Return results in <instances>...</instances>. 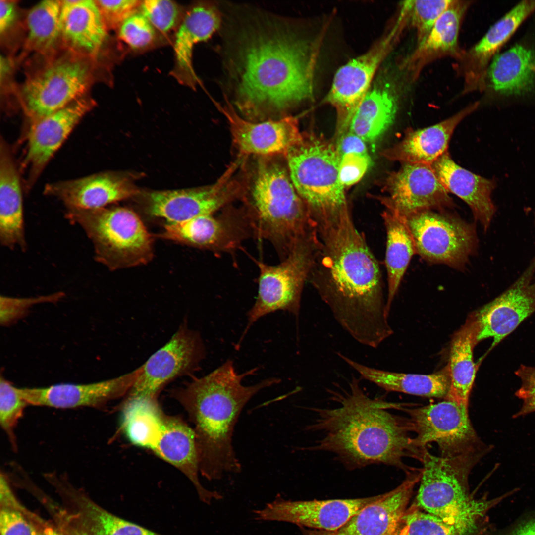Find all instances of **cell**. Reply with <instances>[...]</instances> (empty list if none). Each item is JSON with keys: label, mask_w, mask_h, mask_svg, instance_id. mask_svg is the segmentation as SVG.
Instances as JSON below:
<instances>
[{"label": "cell", "mask_w": 535, "mask_h": 535, "mask_svg": "<svg viewBox=\"0 0 535 535\" xmlns=\"http://www.w3.org/2000/svg\"><path fill=\"white\" fill-rule=\"evenodd\" d=\"M318 233L309 277L342 328L359 343L376 348L393 331L375 257L349 210Z\"/></svg>", "instance_id": "cell-1"}, {"label": "cell", "mask_w": 535, "mask_h": 535, "mask_svg": "<svg viewBox=\"0 0 535 535\" xmlns=\"http://www.w3.org/2000/svg\"><path fill=\"white\" fill-rule=\"evenodd\" d=\"M349 391L335 397L332 408H314L316 418L307 429L320 435L309 450L333 453L349 470L385 464L404 470L403 460H420L422 450L408 435V421L389 412L398 404L371 398L353 377Z\"/></svg>", "instance_id": "cell-2"}, {"label": "cell", "mask_w": 535, "mask_h": 535, "mask_svg": "<svg viewBox=\"0 0 535 535\" xmlns=\"http://www.w3.org/2000/svg\"><path fill=\"white\" fill-rule=\"evenodd\" d=\"M239 36L233 70L241 109L280 111L312 97V62L304 43L272 25Z\"/></svg>", "instance_id": "cell-3"}, {"label": "cell", "mask_w": 535, "mask_h": 535, "mask_svg": "<svg viewBox=\"0 0 535 535\" xmlns=\"http://www.w3.org/2000/svg\"><path fill=\"white\" fill-rule=\"evenodd\" d=\"M257 370L254 368L239 374L233 362L228 360L207 375L194 377L171 393L194 424L200 472L208 480H218L226 473L241 471L232 442L240 414L258 392L280 381L278 378L271 377L255 385L244 386L243 379Z\"/></svg>", "instance_id": "cell-4"}, {"label": "cell", "mask_w": 535, "mask_h": 535, "mask_svg": "<svg viewBox=\"0 0 535 535\" xmlns=\"http://www.w3.org/2000/svg\"><path fill=\"white\" fill-rule=\"evenodd\" d=\"M488 451L445 457L433 455L425 448L420 460L423 467L416 497L418 506L426 512L465 526L476 533L486 529L490 526L487 512L514 494L511 490L492 499L485 497L475 499L470 494L469 474Z\"/></svg>", "instance_id": "cell-5"}, {"label": "cell", "mask_w": 535, "mask_h": 535, "mask_svg": "<svg viewBox=\"0 0 535 535\" xmlns=\"http://www.w3.org/2000/svg\"><path fill=\"white\" fill-rule=\"evenodd\" d=\"M245 210L254 237L269 241L281 260L317 232L289 174L277 162L267 160L259 164Z\"/></svg>", "instance_id": "cell-6"}, {"label": "cell", "mask_w": 535, "mask_h": 535, "mask_svg": "<svg viewBox=\"0 0 535 535\" xmlns=\"http://www.w3.org/2000/svg\"><path fill=\"white\" fill-rule=\"evenodd\" d=\"M285 156L291 180L317 228L349 210L335 144L321 135L302 133Z\"/></svg>", "instance_id": "cell-7"}, {"label": "cell", "mask_w": 535, "mask_h": 535, "mask_svg": "<svg viewBox=\"0 0 535 535\" xmlns=\"http://www.w3.org/2000/svg\"><path fill=\"white\" fill-rule=\"evenodd\" d=\"M65 215L90 240L96 261L111 271L146 265L153 257L152 235L128 208L66 209Z\"/></svg>", "instance_id": "cell-8"}, {"label": "cell", "mask_w": 535, "mask_h": 535, "mask_svg": "<svg viewBox=\"0 0 535 535\" xmlns=\"http://www.w3.org/2000/svg\"><path fill=\"white\" fill-rule=\"evenodd\" d=\"M319 243L318 236L300 242L276 265L257 261L258 295L248 312L247 326L237 345L251 326L264 316L279 310L296 316L299 315L303 286L309 278Z\"/></svg>", "instance_id": "cell-9"}, {"label": "cell", "mask_w": 535, "mask_h": 535, "mask_svg": "<svg viewBox=\"0 0 535 535\" xmlns=\"http://www.w3.org/2000/svg\"><path fill=\"white\" fill-rule=\"evenodd\" d=\"M87 57L74 52L64 55L26 80L20 101L30 124L85 96L93 77Z\"/></svg>", "instance_id": "cell-10"}, {"label": "cell", "mask_w": 535, "mask_h": 535, "mask_svg": "<svg viewBox=\"0 0 535 535\" xmlns=\"http://www.w3.org/2000/svg\"><path fill=\"white\" fill-rule=\"evenodd\" d=\"M405 218L416 254L428 263L463 269L477 250L475 227L444 210H424Z\"/></svg>", "instance_id": "cell-11"}, {"label": "cell", "mask_w": 535, "mask_h": 535, "mask_svg": "<svg viewBox=\"0 0 535 535\" xmlns=\"http://www.w3.org/2000/svg\"><path fill=\"white\" fill-rule=\"evenodd\" d=\"M468 405L444 401L407 410L410 430L416 433L414 445L420 449L436 443L441 456L452 457L490 450L478 436L469 419Z\"/></svg>", "instance_id": "cell-12"}, {"label": "cell", "mask_w": 535, "mask_h": 535, "mask_svg": "<svg viewBox=\"0 0 535 535\" xmlns=\"http://www.w3.org/2000/svg\"><path fill=\"white\" fill-rule=\"evenodd\" d=\"M205 354L200 334L184 321L169 341L139 367L128 396L156 399L169 382L198 370Z\"/></svg>", "instance_id": "cell-13"}, {"label": "cell", "mask_w": 535, "mask_h": 535, "mask_svg": "<svg viewBox=\"0 0 535 535\" xmlns=\"http://www.w3.org/2000/svg\"><path fill=\"white\" fill-rule=\"evenodd\" d=\"M523 34L497 54L485 74L483 89L503 104L535 101V11Z\"/></svg>", "instance_id": "cell-14"}, {"label": "cell", "mask_w": 535, "mask_h": 535, "mask_svg": "<svg viewBox=\"0 0 535 535\" xmlns=\"http://www.w3.org/2000/svg\"><path fill=\"white\" fill-rule=\"evenodd\" d=\"M400 25L365 54L350 60L336 72L325 102L336 111V137L349 130L351 119L371 88L378 68L388 53Z\"/></svg>", "instance_id": "cell-15"}, {"label": "cell", "mask_w": 535, "mask_h": 535, "mask_svg": "<svg viewBox=\"0 0 535 535\" xmlns=\"http://www.w3.org/2000/svg\"><path fill=\"white\" fill-rule=\"evenodd\" d=\"M382 190L385 194L379 199L384 207L405 217L424 210L443 211L454 205L429 164H403L387 175Z\"/></svg>", "instance_id": "cell-16"}, {"label": "cell", "mask_w": 535, "mask_h": 535, "mask_svg": "<svg viewBox=\"0 0 535 535\" xmlns=\"http://www.w3.org/2000/svg\"><path fill=\"white\" fill-rule=\"evenodd\" d=\"M380 495L353 498L290 500L277 495L272 501L253 511L255 519L283 522L300 527L336 532L355 514L377 500Z\"/></svg>", "instance_id": "cell-17"}, {"label": "cell", "mask_w": 535, "mask_h": 535, "mask_svg": "<svg viewBox=\"0 0 535 535\" xmlns=\"http://www.w3.org/2000/svg\"><path fill=\"white\" fill-rule=\"evenodd\" d=\"M214 214L167 223L159 237L212 251L231 252L246 239L254 236L244 210L226 211L218 215Z\"/></svg>", "instance_id": "cell-18"}, {"label": "cell", "mask_w": 535, "mask_h": 535, "mask_svg": "<svg viewBox=\"0 0 535 535\" xmlns=\"http://www.w3.org/2000/svg\"><path fill=\"white\" fill-rule=\"evenodd\" d=\"M535 258L505 292L476 311L478 343L492 338L491 350L535 312Z\"/></svg>", "instance_id": "cell-19"}, {"label": "cell", "mask_w": 535, "mask_h": 535, "mask_svg": "<svg viewBox=\"0 0 535 535\" xmlns=\"http://www.w3.org/2000/svg\"><path fill=\"white\" fill-rule=\"evenodd\" d=\"M95 105L92 99L84 96L30 124L23 162L28 172L27 188L36 181L75 127Z\"/></svg>", "instance_id": "cell-20"}, {"label": "cell", "mask_w": 535, "mask_h": 535, "mask_svg": "<svg viewBox=\"0 0 535 535\" xmlns=\"http://www.w3.org/2000/svg\"><path fill=\"white\" fill-rule=\"evenodd\" d=\"M222 180L213 186L177 190L156 191L143 194L144 209L152 217L177 223L194 217L214 214L233 200L237 194Z\"/></svg>", "instance_id": "cell-21"}, {"label": "cell", "mask_w": 535, "mask_h": 535, "mask_svg": "<svg viewBox=\"0 0 535 535\" xmlns=\"http://www.w3.org/2000/svg\"><path fill=\"white\" fill-rule=\"evenodd\" d=\"M139 372L138 368L117 377L97 382L60 383L19 389L28 405L58 409L100 408L129 392Z\"/></svg>", "instance_id": "cell-22"}, {"label": "cell", "mask_w": 535, "mask_h": 535, "mask_svg": "<svg viewBox=\"0 0 535 535\" xmlns=\"http://www.w3.org/2000/svg\"><path fill=\"white\" fill-rule=\"evenodd\" d=\"M421 473V469L408 471L398 486L360 510L335 532L336 535H403L407 507Z\"/></svg>", "instance_id": "cell-23"}, {"label": "cell", "mask_w": 535, "mask_h": 535, "mask_svg": "<svg viewBox=\"0 0 535 535\" xmlns=\"http://www.w3.org/2000/svg\"><path fill=\"white\" fill-rule=\"evenodd\" d=\"M44 194L58 199L66 209H94L140 193L129 178L106 172L48 183Z\"/></svg>", "instance_id": "cell-24"}, {"label": "cell", "mask_w": 535, "mask_h": 535, "mask_svg": "<svg viewBox=\"0 0 535 535\" xmlns=\"http://www.w3.org/2000/svg\"><path fill=\"white\" fill-rule=\"evenodd\" d=\"M226 117L234 143L245 155H286L301 137L298 120L287 116L276 120L252 122L240 117L228 104L217 105Z\"/></svg>", "instance_id": "cell-25"}, {"label": "cell", "mask_w": 535, "mask_h": 535, "mask_svg": "<svg viewBox=\"0 0 535 535\" xmlns=\"http://www.w3.org/2000/svg\"><path fill=\"white\" fill-rule=\"evenodd\" d=\"M221 16L218 8L199 1L186 8L174 37V67L170 74L179 83L195 89L199 79L193 68V48L210 39L220 27Z\"/></svg>", "instance_id": "cell-26"}, {"label": "cell", "mask_w": 535, "mask_h": 535, "mask_svg": "<svg viewBox=\"0 0 535 535\" xmlns=\"http://www.w3.org/2000/svg\"><path fill=\"white\" fill-rule=\"evenodd\" d=\"M60 37L72 52L96 57L107 43V29L95 0H61Z\"/></svg>", "instance_id": "cell-27"}, {"label": "cell", "mask_w": 535, "mask_h": 535, "mask_svg": "<svg viewBox=\"0 0 535 535\" xmlns=\"http://www.w3.org/2000/svg\"><path fill=\"white\" fill-rule=\"evenodd\" d=\"M161 459L181 471L192 482L201 500L210 504L222 498L220 493L209 490L199 481L200 460L194 429L177 417L165 416L164 428L152 450Z\"/></svg>", "instance_id": "cell-28"}, {"label": "cell", "mask_w": 535, "mask_h": 535, "mask_svg": "<svg viewBox=\"0 0 535 535\" xmlns=\"http://www.w3.org/2000/svg\"><path fill=\"white\" fill-rule=\"evenodd\" d=\"M431 166L445 188L467 204L475 219L486 230L496 212L491 198L496 187L495 180L461 167L453 160L448 151Z\"/></svg>", "instance_id": "cell-29"}, {"label": "cell", "mask_w": 535, "mask_h": 535, "mask_svg": "<svg viewBox=\"0 0 535 535\" xmlns=\"http://www.w3.org/2000/svg\"><path fill=\"white\" fill-rule=\"evenodd\" d=\"M479 105V103H475L431 126L416 130H408L400 142L384 150L382 155L388 160L403 164L431 165L447 152L449 141L456 127Z\"/></svg>", "instance_id": "cell-30"}, {"label": "cell", "mask_w": 535, "mask_h": 535, "mask_svg": "<svg viewBox=\"0 0 535 535\" xmlns=\"http://www.w3.org/2000/svg\"><path fill=\"white\" fill-rule=\"evenodd\" d=\"M0 242L25 252L23 196L20 175L12 152L1 137L0 142Z\"/></svg>", "instance_id": "cell-31"}, {"label": "cell", "mask_w": 535, "mask_h": 535, "mask_svg": "<svg viewBox=\"0 0 535 535\" xmlns=\"http://www.w3.org/2000/svg\"><path fill=\"white\" fill-rule=\"evenodd\" d=\"M337 354L357 371L361 378L388 391L444 399L448 395L450 377L448 365L437 372L428 374H405L371 368L340 353Z\"/></svg>", "instance_id": "cell-32"}, {"label": "cell", "mask_w": 535, "mask_h": 535, "mask_svg": "<svg viewBox=\"0 0 535 535\" xmlns=\"http://www.w3.org/2000/svg\"><path fill=\"white\" fill-rule=\"evenodd\" d=\"M535 11V0H522L515 5L488 30L472 48L473 74L480 87H483L487 70L493 58Z\"/></svg>", "instance_id": "cell-33"}, {"label": "cell", "mask_w": 535, "mask_h": 535, "mask_svg": "<svg viewBox=\"0 0 535 535\" xmlns=\"http://www.w3.org/2000/svg\"><path fill=\"white\" fill-rule=\"evenodd\" d=\"M479 331V322L475 311L468 316L452 338L447 365L450 388L445 399L468 405L478 368L474 361L473 349L478 343Z\"/></svg>", "instance_id": "cell-34"}, {"label": "cell", "mask_w": 535, "mask_h": 535, "mask_svg": "<svg viewBox=\"0 0 535 535\" xmlns=\"http://www.w3.org/2000/svg\"><path fill=\"white\" fill-rule=\"evenodd\" d=\"M397 109L395 93L388 83L371 87L357 108L349 130L366 142L378 139L390 126Z\"/></svg>", "instance_id": "cell-35"}, {"label": "cell", "mask_w": 535, "mask_h": 535, "mask_svg": "<svg viewBox=\"0 0 535 535\" xmlns=\"http://www.w3.org/2000/svg\"><path fill=\"white\" fill-rule=\"evenodd\" d=\"M382 216L387 233L385 264L388 294L386 310L389 315L402 279L416 251L405 217L393 209L385 207Z\"/></svg>", "instance_id": "cell-36"}, {"label": "cell", "mask_w": 535, "mask_h": 535, "mask_svg": "<svg viewBox=\"0 0 535 535\" xmlns=\"http://www.w3.org/2000/svg\"><path fill=\"white\" fill-rule=\"evenodd\" d=\"M64 505L78 515L96 535H157L103 508L72 483L61 490Z\"/></svg>", "instance_id": "cell-37"}, {"label": "cell", "mask_w": 535, "mask_h": 535, "mask_svg": "<svg viewBox=\"0 0 535 535\" xmlns=\"http://www.w3.org/2000/svg\"><path fill=\"white\" fill-rule=\"evenodd\" d=\"M165 415L156 399L128 396L122 413V426L134 445L153 450L162 434Z\"/></svg>", "instance_id": "cell-38"}, {"label": "cell", "mask_w": 535, "mask_h": 535, "mask_svg": "<svg viewBox=\"0 0 535 535\" xmlns=\"http://www.w3.org/2000/svg\"><path fill=\"white\" fill-rule=\"evenodd\" d=\"M466 8L465 4L453 0L436 21L426 39L418 45L413 60L422 63L438 56L455 53Z\"/></svg>", "instance_id": "cell-39"}, {"label": "cell", "mask_w": 535, "mask_h": 535, "mask_svg": "<svg viewBox=\"0 0 535 535\" xmlns=\"http://www.w3.org/2000/svg\"><path fill=\"white\" fill-rule=\"evenodd\" d=\"M61 0H45L34 5L26 18V48L45 53L54 47L60 37Z\"/></svg>", "instance_id": "cell-40"}, {"label": "cell", "mask_w": 535, "mask_h": 535, "mask_svg": "<svg viewBox=\"0 0 535 535\" xmlns=\"http://www.w3.org/2000/svg\"><path fill=\"white\" fill-rule=\"evenodd\" d=\"M0 535H39L44 522L38 518H30L13 494L4 475L0 476Z\"/></svg>", "instance_id": "cell-41"}, {"label": "cell", "mask_w": 535, "mask_h": 535, "mask_svg": "<svg viewBox=\"0 0 535 535\" xmlns=\"http://www.w3.org/2000/svg\"><path fill=\"white\" fill-rule=\"evenodd\" d=\"M404 535H475L469 528L452 523L417 507L407 510Z\"/></svg>", "instance_id": "cell-42"}, {"label": "cell", "mask_w": 535, "mask_h": 535, "mask_svg": "<svg viewBox=\"0 0 535 535\" xmlns=\"http://www.w3.org/2000/svg\"><path fill=\"white\" fill-rule=\"evenodd\" d=\"M116 31L119 40L135 52L150 49L163 40L139 10L127 17Z\"/></svg>", "instance_id": "cell-43"}, {"label": "cell", "mask_w": 535, "mask_h": 535, "mask_svg": "<svg viewBox=\"0 0 535 535\" xmlns=\"http://www.w3.org/2000/svg\"><path fill=\"white\" fill-rule=\"evenodd\" d=\"M28 404L22 397L19 388L2 375L0 379V425L11 445L17 449L15 434L16 425Z\"/></svg>", "instance_id": "cell-44"}, {"label": "cell", "mask_w": 535, "mask_h": 535, "mask_svg": "<svg viewBox=\"0 0 535 535\" xmlns=\"http://www.w3.org/2000/svg\"><path fill=\"white\" fill-rule=\"evenodd\" d=\"M139 11L148 19L162 38L178 29L185 10L169 0H142Z\"/></svg>", "instance_id": "cell-45"}, {"label": "cell", "mask_w": 535, "mask_h": 535, "mask_svg": "<svg viewBox=\"0 0 535 535\" xmlns=\"http://www.w3.org/2000/svg\"><path fill=\"white\" fill-rule=\"evenodd\" d=\"M453 0H408L403 4L416 28L418 45L426 39L435 23Z\"/></svg>", "instance_id": "cell-46"}, {"label": "cell", "mask_w": 535, "mask_h": 535, "mask_svg": "<svg viewBox=\"0 0 535 535\" xmlns=\"http://www.w3.org/2000/svg\"><path fill=\"white\" fill-rule=\"evenodd\" d=\"M31 491L47 510L61 535H96L78 515L54 502L37 487Z\"/></svg>", "instance_id": "cell-47"}, {"label": "cell", "mask_w": 535, "mask_h": 535, "mask_svg": "<svg viewBox=\"0 0 535 535\" xmlns=\"http://www.w3.org/2000/svg\"><path fill=\"white\" fill-rule=\"evenodd\" d=\"M64 295L57 292L47 295L28 298L0 297V321L2 325H8L24 316L29 310L36 304L56 302Z\"/></svg>", "instance_id": "cell-48"}, {"label": "cell", "mask_w": 535, "mask_h": 535, "mask_svg": "<svg viewBox=\"0 0 535 535\" xmlns=\"http://www.w3.org/2000/svg\"><path fill=\"white\" fill-rule=\"evenodd\" d=\"M108 29L117 30L129 16L137 11L142 0H95Z\"/></svg>", "instance_id": "cell-49"}, {"label": "cell", "mask_w": 535, "mask_h": 535, "mask_svg": "<svg viewBox=\"0 0 535 535\" xmlns=\"http://www.w3.org/2000/svg\"><path fill=\"white\" fill-rule=\"evenodd\" d=\"M371 164L369 154L349 153L340 159L339 178L345 188L350 186L363 177Z\"/></svg>", "instance_id": "cell-50"}, {"label": "cell", "mask_w": 535, "mask_h": 535, "mask_svg": "<svg viewBox=\"0 0 535 535\" xmlns=\"http://www.w3.org/2000/svg\"><path fill=\"white\" fill-rule=\"evenodd\" d=\"M515 374L521 380V385L515 395L523 402L520 409L513 415V418L535 412V367L521 365Z\"/></svg>", "instance_id": "cell-51"}, {"label": "cell", "mask_w": 535, "mask_h": 535, "mask_svg": "<svg viewBox=\"0 0 535 535\" xmlns=\"http://www.w3.org/2000/svg\"><path fill=\"white\" fill-rule=\"evenodd\" d=\"M487 535H535V510L527 513L503 530H492Z\"/></svg>", "instance_id": "cell-52"}, {"label": "cell", "mask_w": 535, "mask_h": 535, "mask_svg": "<svg viewBox=\"0 0 535 535\" xmlns=\"http://www.w3.org/2000/svg\"><path fill=\"white\" fill-rule=\"evenodd\" d=\"M336 138L335 147L340 158L349 153L368 154L366 142L349 130Z\"/></svg>", "instance_id": "cell-53"}, {"label": "cell", "mask_w": 535, "mask_h": 535, "mask_svg": "<svg viewBox=\"0 0 535 535\" xmlns=\"http://www.w3.org/2000/svg\"><path fill=\"white\" fill-rule=\"evenodd\" d=\"M16 3L14 1H0V33L4 34L12 26L16 17Z\"/></svg>", "instance_id": "cell-54"}, {"label": "cell", "mask_w": 535, "mask_h": 535, "mask_svg": "<svg viewBox=\"0 0 535 535\" xmlns=\"http://www.w3.org/2000/svg\"><path fill=\"white\" fill-rule=\"evenodd\" d=\"M39 535H61V534L55 526L54 527L44 523L40 530Z\"/></svg>", "instance_id": "cell-55"}, {"label": "cell", "mask_w": 535, "mask_h": 535, "mask_svg": "<svg viewBox=\"0 0 535 535\" xmlns=\"http://www.w3.org/2000/svg\"><path fill=\"white\" fill-rule=\"evenodd\" d=\"M303 535H336L335 532L314 530L304 532Z\"/></svg>", "instance_id": "cell-56"}]
</instances>
